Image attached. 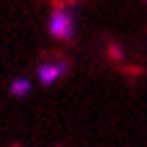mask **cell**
Returning a JSON list of instances; mask_svg holds the SVG:
<instances>
[{
  "label": "cell",
  "mask_w": 147,
  "mask_h": 147,
  "mask_svg": "<svg viewBox=\"0 0 147 147\" xmlns=\"http://www.w3.org/2000/svg\"><path fill=\"white\" fill-rule=\"evenodd\" d=\"M55 11L49 19V32L57 40H71L76 34V6L78 0H55Z\"/></svg>",
  "instance_id": "obj_1"
},
{
  "label": "cell",
  "mask_w": 147,
  "mask_h": 147,
  "mask_svg": "<svg viewBox=\"0 0 147 147\" xmlns=\"http://www.w3.org/2000/svg\"><path fill=\"white\" fill-rule=\"evenodd\" d=\"M69 69V65L67 61H59V63H42V65H38V78H40V82H42L44 86H51L53 82H57V78H61L65 76Z\"/></svg>",
  "instance_id": "obj_2"
},
{
  "label": "cell",
  "mask_w": 147,
  "mask_h": 147,
  "mask_svg": "<svg viewBox=\"0 0 147 147\" xmlns=\"http://www.w3.org/2000/svg\"><path fill=\"white\" fill-rule=\"evenodd\" d=\"M109 57H111V59H118V61L122 59V51H120L118 44H111V46H109Z\"/></svg>",
  "instance_id": "obj_4"
},
{
  "label": "cell",
  "mask_w": 147,
  "mask_h": 147,
  "mask_svg": "<svg viewBox=\"0 0 147 147\" xmlns=\"http://www.w3.org/2000/svg\"><path fill=\"white\" fill-rule=\"evenodd\" d=\"M30 92H32V82L28 78H15L11 82V95L13 97L23 99V97H28Z\"/></svg>",
  "instance_id": "obj_3"
}]
</instances>
